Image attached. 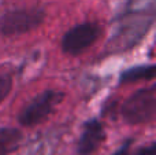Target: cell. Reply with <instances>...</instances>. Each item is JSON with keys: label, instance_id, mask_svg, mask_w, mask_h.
<instances>
[{"label": "cell", "instance_id": "5", "mask_svg": "<svg viewBox=\"0 0 156 155\" xmlns=\"http://www.w3.org/2000/svg\"><path fill=\"white\" fill-rule=\"evenodd\" d=\"M105 142V129L100 121L89 120L85 122L77 143L78 155H93Z\"/></svg>", "mask_w": 156, "mask_h": 155}, {"label": "cell", "instance_id": "3", "mask_svg": "<svg viewBox=\"0 0 156 155\" xmlns=\"http://www.w3.org/2000/svg\"><path fill=\"white\" fill-rule=\"evenodd\" d=\"M45 11L43 8H16L0 15V34L14 37L29 33L43 25Z\"/></svg>", "mask_w": 156, "mask_h": 155}, {"label": "cell", "instance_id": "2", "mask_svg": "<svg viewBox=\"0 0 156 155\" xmlns=\"http://www.w3.org/2000/svg\"><path fill=\"white\" fill-rule=\"evenodd\" d=\"M156 114V87L138 89L126 99L121 107V115L129 125L147 124Z\"/></svg>", "mask_w": 156, "mask_h": 155}, {"label": "cell", "instance_id": "6", "mask_svg": "<svg viewBox=\"0 0 156 155\" xmlns=\"http://www.w3.org/2000/svg\"><path fill=\"white\" fill-rule=\"evenodd\" d=\"M156 67L155 65H140L126 69L121 74V84H134L140 81H151L155 78Z\"/></svg>", "mask_w": 156, "mask_h": 155}, {"label": "cell", "instance_id": "1", "mask_svg": "<svg viewBox=\"0 0 156 155\" xmlns=\"http://www.w3.org/2000/svg\"><path fill=\"white\" fill-rule=\"evenodd\" d=\"M65 93L55 89H47L38 93L21 110L18 115V122L22 126L32 128L45 122L58 106L63 102Z\"/></svg>", "mask_w": 156, "mask_h": 155}, {"label": "cell", "instance_id": "10", "mask_svg": "<svg viewBox=\"0 0 156 155\" xmlns=\"http://www.w3.org/2000/svg\"><path fill=\"white\" fill-rule=\"evenodd\" d=\"M130 146H132V143H130V142H126L114 155H127V154H129V150H130Z\"/></svg>", "mask_w": 156, "mask_h": 155}, {"label": "cell", "instance_id": "8", "mask_svg": "<svg viewBox=\"0 0 156 155\" xmlns=\"http://www.w3.org/2000/svg\"><path fill=\"white\" fill-rule=\"evenodd\" d=\"M12 89V78L7 74H0V103L8 96Z\"/></svg>", "mask_w": 156, "mask_h": 155}, {"label": "cell", "instance_id": "9", "mask_svg": "<svg viewBox=\"0 0 156 155\" xmlns=\"http://www.w3.org/2000/svg\"><path fill=\"white\" fill-rule=\"evenodd\" d=\"M134 155H156V146L155 143H152L148 147H143L138 151H136Z\"/></svg>", "mask_w": 156, "mask_h": 155}, {"label": "cell", "instance_id": "4", "mask_svg": "<svg viewBox=\"0 0 156 155\" xmlns=\"http://www.w3.org/2000/svg\"><path fill=\"white\" fill-rule=\"evenodd\" d=\"M101 27L94 22H83L69 29L62 38V49L65 54L77 56L92 47L101 36Z\"/></svg>", "mask_w": 156, "mask_h": 155}, {"label": "cell", "instance_id": "7", "mask_svg": "<svg viewBox=\"0 0 156 155\" xmlns=\"http://www.w3.org/2000/svg\"><path fill=\"white\" fill-rule=\"evenodd\" d=\"M23 140V133L15 128H0V155L16 151Z\"/></svg>", "mask_w": 156, "mask_h": 155}]
</instances>
